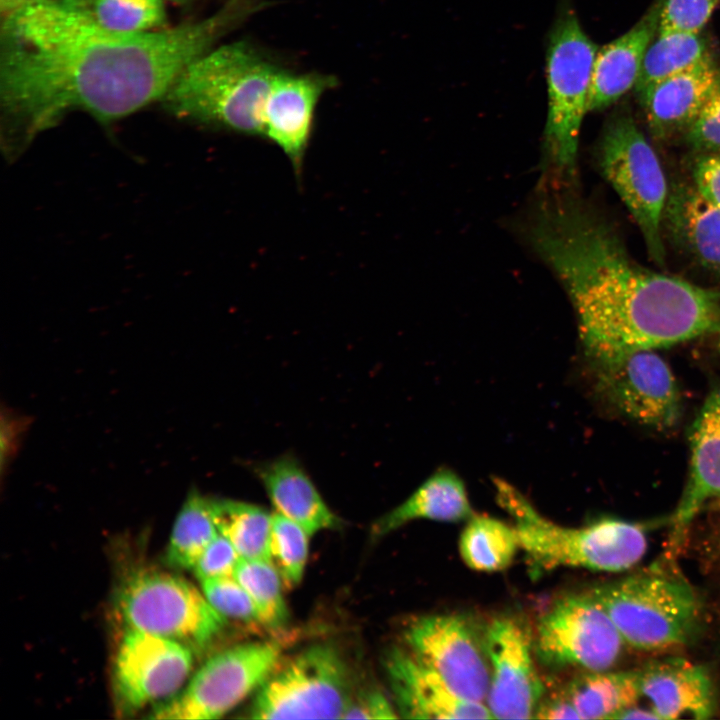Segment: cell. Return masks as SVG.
Wrapping results in <instances>:
<instances>
[{
    "label": "cell",
    "instance_id": "1",
    "mask_svg": "<svg viewBox=\"0 0 720 720\" xmlns=\"http://www.w3.org/2000/svg\"><path fill=\"white\" fill-rule=\"evenodd\" d=\"M236 9L139 34L101 28L79 0H35L6 14L0 62L4 153L16 157L73 110L110 124L162 100L233 22Z\"/></svg>",
    "mask_w": 720,
    "mask_h": 720
},
{
    "label": "cell",
    "instance_id": "2",
    "mask_svg": "<svg viewBox=\"0 0 720 720\" xmlns=\"http://www.w3.org/2000/svg\"><path fill=\"white\" fill-rule=\"evenodd\" d=\"M528 238L568 291L594 366L690 341L720 325L719 289L642 266L612 227L574 202L544 204Z\"/></svg>",
    "mask_w": 720,
    "mask_h": 720
},
{
    "label": "cell",
    "instance_id": "3",
    "mask_svg": "<svg viewBox=\"0 0 720 720\" xmlns=\"http://www.w3.org/2000/svg\"><path fill=\"white\" fill-rule=\"evenodd\" d=\"M276 73L252 49L229 44L191 62L161 101L179 118L263 135L264 106Z\"/></svg>",
    "mask_w": 720,
    "mask_h": 720
},
{
    "label": "cell",
    "instance_id": "4",
    "mask_svg": "<svg viewBox=\"0 0 720 720\" xmlns=\"http://www.w3.org/2000/svg\"><path fill=\"white\" fill-rule=\"evenodd\" d=\"M494 485L497 501L514 520L520 549L535 572L560 567L621 572L646 553V534L638 524L607 518L582 527H565L543 517L507 481L496 478Z\"/></svg>",
    "mask_w": 720,
    "mask_h": 720
},
{
    "label": "cell",
    "instance_id": "5",
    "mask_svg": "<svg viewBox=\"0 0 720 720\" xmlns=\"http://www.w3.org/2000/svg\"><path fill=\"white\" fill-rule=\"evenodd\" d=\"M588 594L610 617L624 644L639 650L682 645L696 626V595L675 575L639 573L600 585Z\"/></svg>",
    "mask_w": 720,
    "mask_h": 720
},
{
    "label": "cell",
    "instance_id": "6",
    "mask_svg": "<svg viewBox=\"0 0 720 720\" xmlns=\"http://www.w3.org/2000/svg\"><path fill=\"white\" fill-rule=\"evenodd\" d=\"M115 609L125 629L164 637L192 650L209 644L227 623L188 580L156 569L129 574L116 592Z\"/></svg>",
    "mask_w": 720,
    "mask_h": 720
},
{
    "label": "cell",
    "instance_id": "7",
    "mask_svg": "<svg viewBox=\"0 0 720 720\" xmlns=\"http://www.w3.org/2000/svg\"><path fill=\"white\" fill-rule=\"evenodd\" d=\"M599 165L637 224L648 256L663 268L662 220L669 185L655 150L630 114L620 112L608 120L600 139Z\"/></svg>",
    "mask_w": 720,
    "mask_h": 720
},
{
    "label": "cell",
    "instance_id": "8",
    "mask_svg": "<svg viewBox=\"0 0 720 720\" xmlns=\"http://www.w3.org/2000/svg\"><path fill=\"white\" fill-rule=\"evenodd\" d=\"M597 51L574 11L563 8L549 34L546 53L545 142L553 162L568 174L575 168Z\"/></svg>",
    "mask_w": 720,
    "mask_h": 720
},
{
    "label": "cell",
    "instance_id": "9",
    "mask_svg": "<svg viewBox=\"0 0 720 720\" xmlns=\"http://www.w3.org/2000/svg\"><path fill=\"white\" fill-rule=\"evenodd\" d=\"M352 696L342 656L329 644H315L280 659L256 690L248 717L342 719Z\"/></svg>",
    "mask_w": 720,
    "mask_h": 720
},
{
    "label": "cell",
    "instance_id": "10",
    "mask_svg": "<svg viewBox=\"0 0 720 720\" xmlns=\"http://www.w3.org/2000/svg\"><path fill=\"white\" fill-rule=\"evenodd\" d=\"M275 641L240 644L210 657L185 688L157 704L149 715L161 720H212L223 717L256 691L280 661Z\"/></svg>",
    "mask_w": 720,
    "mask_h": 720
},
{
    "label": "cell",
    "instance_id": "11",
    "mask_svg": "<svg viewBox=\"0 0 720 720\" xmlns=\"http://www.w3.org/2000/svg\"><path fill=\"white\" fill-rule=\"evenodd\" d=\"M624 642L604 609L587 594L555 601L537 621L533 649L553 668L606 670L618 660Z\"/></svg>",
    "mask_w": 720,
    "mask_h": 720
},
{
    "label": "cell",
    "instance_id": "12",
    "mask_svg": "<svg viewBox=\"0 0 720 720\" xmlns=\"http://www.w3.org/2000/svg\"><path fill=\"white\" fill-rule=\"evenodd\" d=\"M193 665L186 645L125 629L114 659L112 687L117 712L131 715L181 690Z\"/></svg>",
    "mask_w": 720,
    "mask_h": 720
},
{
    "label": "cell",
    "instance_id": "13",
    "mask_svg": "<svg viewBox=\"0 0 720 720\" xmlns=\"http://www.w3.org/2000/svg\"><path fill=\"white\" fill-rule=\"evenodd\" d=\"M407 648L463 699L484 703L490 664L484 637L464 616L432 614L416 618L404 631Z\"/></svg>",
    "mask_w": 720,
    "mask_h": 720
},
{
    "label": "cell",
    "instance_id": "14",
    "mask_svg": "<svg viewBox=\"0 0 720 720\" xmlns=\"http://www.w3.org/2000/svg\"><path fill=\"white\" fill-rule=\"evenodd\" d=\"M595 368L599 391L627 418L658 431L679 421L682 399L677 381L655 350L633 352Z\"/></svg>",
    "mask_w": 720,
    "mask_h": 720
},
{
    "label": "cell",
    "instance_id": "15",
    "mask_svg": "<svg viewBox=\"0 0 720 720\" xmlns=\"http://www.w3.org/2000/svg\"><path fill=\"white\" fill-rule=\"evenodd\" d=\"M484 643L490 664L486 702L493 718H534L544 685L534 663L530 632L520 620L501 616L489 623Z\"/></svg>",
    "mask_w": 720,
    "mask_h": 720
},
{
    "label": "cell",
    "instance_id": "16",
    "mask_svg": "<svg viewBox=\"0 0 720 720\" xmlns=\"http://www.w3.org/2000/svg\"><path fill=\"white\" fill-rule=\"evenodd\" d=\"M386 670L399 716L410 719H494L481 702L455 694L430 667L408 648H395Z\"/></svg>",
    "mask_w": 720,
    "mask_h": 720
},
{
    "label": "cell",
    "instance_id": "17",
    "mask_svg": "<svg viewBox=\"0 0 720 720\" xmlns=\"http://www.w3.org/2000/svg\"><path fill=\"white\" fill-rule=\"evenodd\" d=\"M328 80L277 71L264 106V133L290 160L298 175L309 144L317 101Z\"/></svg>",
    "mask_w": 720,
    "mask_h": 720
},
{
    "label": "cell",
    "instance_id": "18",
    "mask_svg": "<svg viewBox=\"0 0 720 720\" xmlns=\"http://www.w3.org/2000/svg\"><path fill=\"white\" fill-rule=\"evenodd\" d=\"M720 78L712 57L637 93L649 131L657 140L686 134Z\"/></svg>",
    "mask_w": 720,
    "mask_h": 720
},
{
    "label": "cell",
    "instance_id": "19",
    "mask_svg": "<svg viewBox=\"0 0 720 720\" xmlns=\"http://www.w3.org/2000/svg\"><path fill=\"white\" fill-rule=\"evenodd\" d=\"M641 696L659 719H709L716 702L712 680L701 665L682 658L655 661L639 670Z\"/></svg>",
    "mask_w": 720,
    "mask_h": 720
},
{
    "label": "cell",
    "instance_id": "20",
    "mask_svg": "<svg viewBox=\"0 0 720 720\" xmlns=\"http://www.w3.org/2000/svg\"><path fill=\"white\" fill-rule=\"evenodd\" d=\"M689 432V474L673 516L677 540L703 506L720 497V386L709 393Z\"/></svg>",
    "mask_w": 720,
    "mask_h": 720
},
{
    "label": "cell",
    "instance_id": "21",
    "mask_svg": "<svg viewBox=\"0 0 720 720\" xmlns=\"http://www.w3.org/2000/svg\"><path fill=\"white\" fill-rule=\"evenodd\" d=\"M664 231L682 253L720 277V208L706 200L693 183L669 186L663 212Z\"/></svg>",
    "mask_w": 720,
    "mask_h": 720
},
{
    "label": "cell",
    "instance_id": "22",
    "mask_svg": "<svg viewBox=\"0 0 720 720\" xmlns=\"http://www.w3.org/2000/svg\"><path fill=\"white\" fill-rule=\"evenodd\" d=\"M658 1L626 33L597 51L588 111L601 110L635 87L644 55L658 31Z\"/></svg>",
    "mask_w": 720,
    "mask_h": 720
},
{
    "label": "cell",
    "instance_id": "23",
    "mask_svg": "<svg viewBox=\"0 0 720 720\" xmlns=\"http://www.w3.org/2000/svg\"><path fill=\"white\" fill-rule=\"evenodd\" d=\"M253 471L276 512L299 524L310 536L338 526L340 520L294 456L287 454L257 464Z\"/></svg>",
    "mask_w": 720,
    "mask_h": 720
},
{
    "label": "cell",
    "instance_id": "24",
    "mask_svg": "<svg viewBox=\"0 0 720 720\" xmlns=\"http://www.w3.org/2000/svg\"><path fill=\"white\" fill-rule=\"evenodd\" d=\"M475 515L462 478L449 468L431 474L404 502L379 518L374 536L388 534L418 519L443 522L468 521Z\"/></svg>",
    "mask_w": 720,
    "mask_h": 720
},
{
    "label": "cell",
    "instance_id": "25",
    "mask_svg": "<svg viewBox=\"0 0 720 720\" xmlns=\"http://www.w3.org/2000/svg\"><path fill=\"white\" fill-rule=\"evenodd\" d=\"M562 695L580 719H615L642 697L639 671H586L571 680Z\"/></svg>",
    "mask_w": 720,
    "mask_h": 720
},
{
    "label": "cell",
    "instance_id": "26",
    "mask_svg": "<svg viewBox=\"0 0 720 720\" xmlns=\"http://www.w3.org/2000/svg\"><path fill=\"white\" fill-rule=\"evenodd\" d=\"M210 506L218 532L242 558L270 561L272 514L258 505L233 499L210 498Z\"/></svg>",
    "mask_w": 720,
    "mask_h": 720
},
{
    "label": "cell",
    "instance_id": "27",
    "mask_svg": "<svg viewBox=\"0 0 720 720\" xmlns=\"http://www.w3.org/2000/svg\"><path fill=\"white\" fill-rule=\"evenodd\" d=\"M519 548L514 526L486 515L475 514L470 518L459 539L463 562L479 572L506 569Z\"/></svg>",
    "mask_w": 720,
    "mask_h": 720
},
{
    "label": "cell",
    "instance_id": "28",
    "mask_svg": "<svg viewBox=\"0 0 720 720\" xmlns=\"http://www.w3.org/2000/svg\"><path fill=\"white\" fill-rule=\"evenodd\" d=\"M218 534L210 498L192 491L174 522L166 551L167 563L176 568L193 569Z\"/></svg>",
    "mask_w": 720,
    "mask_h": 720
},
{
    "label": "cell",
    "instance_id": "29",
    "mask_svg": "<svg viewBox=\"0 0 720 720\" xmlns=\"http://www.w3.org/2000/svg\"><path fill=\"white\" fill-rule=\"evenodd\" d=\"M709 57L707 42L700 33L657 34L644 55L635 91L639 93Z\"/></svg>",
    "mask_w": 720,
    "mask_h": 720
},
{
    "label": "cell",
    "instance_id": "30",
    "mask_svg": "<svg viewBox=\"0 0 720 720\" xmlns=\"http://www.w3.org/2000/svg\"><path fill=\"white\" fill-rule=\"evenodd\" d=\"M234 577L251 597L260 624L276 629L286 623L288 610L282 593L284 584L272 562L241 558Z\"/></svg>",
    "mask_w": 720,
    "mask_h": 720
},
{
    "label": "cell",
    "instance_id": "31",
    "mask_svg": "<svg viewBox=\"0 0 720 720\" xmlns=\"http://www.w3.org/2000/svg\"><path fill=\"white\" fill-rule=\"evenodd\" d=\"M90 19L120 34L149 32L165 20L162 0H79Z\"/></svg>",
    "mask_w": 720,
    "mask_h": 720
},
{
    "label": "cell",
    "instance_id": "32",
    "mask_svg": "<svg viewBox=\"0 0 720 720\" xmlns=\"http://www.w3.org/2000/svg\"><path fill=\"white\" fill-rule=\"evenodd\" d=\"M309 537L296 522L277 512L272 514L270 561L278 570L286 588L295 587L303 577Z\"/></svg>",
    "mask_w": 720,
    "mask_h": 720
},
{
    "label": "cell",
    "instance_id": "33",
    "mask_svg": "<svg viewBox=\"0 0 720 720\" xmlns=\"http://www.w3.org/2000/svg\"><path fill=\"white\" fill-rule=\"evenodd\" d=\"M200 582L205 597L224 618L260 623L251 597L234 576L206 579Z\"/></svg>",
    "mask_w": 720,
    "mask_h": 720
},
{
    "label": "cell",
    "instance_id": "34",
    "mask_svg": "<svg viewBox=\"0 0 720 720\" xmlns=\"http://www.w3.org/2000/svg\"><path fill=\"white\" fill-rule=\"evenodd\" d=\"M720 0H658L657 34L700 33Z\"/></svg>",
    "mask_w": 720,
    "mask_h": 720
},
{
    "label": "cell",
    "instance_id": "35",
    "mask_svg": "<svg viewBox=\"0 0 720 720\" xmlns=\"http://www.w3.org/2000/svg\"><path fill=\"white\" fill-rule=\"evenodd\" d=\"M685 136L696 154L720 152V78Z\"/></svg>",
    "mask_w": 720,
    "mask_h": 720
},
{
    "label": "cell",
    "instance_id": "36",
    "mask_svg": "<svg viewBox=\"0 0 720 720\" xmlns=\"http://www.w3.org/2000/svg\"><path fill=\"white\" fill-rule=\"evenodd\" d=\"M241 558L232 543L219 533L201 554L192 570L199 581L233 577Z\"/></svg>",
    "mask_w": 720,
    "mask_h": 720
},
{
    "label": "cell",
    "instance_id": "37",
    "mask_svg": "<svg viewBox=\"0 0 720 720\" xmlns=\"http://www.w3.org/2000/svg\"><path fill=\"white\" fill-rule=\"evenodd\" d=\"M691 177L696 190L720 208V152L696 154Z\"/></svg>",
    "mask_w": 720,
    "mask_h": 720
},
{
    "label": "cell",
    "instance_id": "38",
    "mask_svg": "<svg viewBox=\"0 0 720 720\" xmlns=\"http://www.w3.org/2000/svg\"><path fill=\"white\" fill-rule=\"evenodd\" d=\"M389 700L378 690L353 694L342 719H392L398 718Z\"/></svg>",
    "mask_w": 720,
    "mask_h": 720
},
{
    "label": "cell",
    "instance_id": "39",
    "mask_svg": "<svg viewBox=\"0 0 720 720\" xmlns=\"http://www.w3.org/2000/svg\"><path fill=\"white\" fill-rule=\"evenodd\" d=\"M537 719H580L571 702L561 696L542 699L535 713Z\"/></svg>",
    "mask_w": 720,
    "mask_h": 720
},
{
    "label": "cell",
    "instance_id": "40",
    "mask_svg": "<svg viewBox=\"0 0 720 720\" xmlns=\"http://www.w3.org/2000/svg\"><path fill=\"white\" fill-rule=\"evenodd\" d=\"M615 719H659L657 714L649 707L648 709L636 707L635 705L621 711Z\"/></svg>",
    "mask_w": 720,
    "mask_h": 720
},
{
    "label": "cell",
    "instance_id": "41",
    "mask_svg": "<svg viewBox=\"0 0 720 720\" xmlns=\"http://www.w3.org/2000/svg\"><path fill=\"white\" fill-rule=\"evenodd\" d=\"M2 12L6 14L12 12L22 5V0H0Z\"/></svg>",
    "mask_w": 720,
    "mask_h": 720
},
{
    "label": "cell",
    "instance_id": "42",
    "mask_svg": "<svg viewBox=\"0 0 720 720\" xmlns=\"http://www.w3.org/2000/svg\"><path fill=\"white\" fill-rule=\"evenodd\" d=\"M715 333H717V335H718V341H719V344H720V325H719V327H718V329L716 330Z\"/></svg>",
    "mask_w": 720,
    "mask_h": 720
},
{
    "label": "cell",
    "instance_id": "43",
    "mask_svg": "<svg viewBox=\"0 0 720 720\" xmlns=\"http://www.w3.org/2000/svg\"><path fill=\"white\" fill-rule=\"evenodd\" d=\"M32 1H35V0H22V5H24V4H26V3H29V2H32ZM22 5H21V6H22Z\"/></svg>",
    "mask_w": 720,
    "mask_h": 720
}]
</instances>
